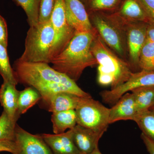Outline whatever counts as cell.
<instances>
[{"label":"cell","mask_w":154,"mask_h":154,"mask_svg":"<svg viewBox=\"0 0 154 154\" xmlns=\"http://www.w3.org/2000/svg\"><path fill=\"white\" fill-rule=\"evenodd\" d=\"M50 21L55 35L51 52V62L66 47L76 32L67 20L63 0H56Z\"/></svg>","instance_id":"cell-7"},{"label":"cell","mask_w":154,"mask_h":154,"mask_svg":"<svg viewBox=\"0 0 154 154\" xmlns=\"http://www.w3.org/2000/svg\"><path fill=\"white\" fill-rule=\"evenodd\" d=\"M18 82L36 89L45 102L54 94L67 92L81 97H91L76 82L66 75L54 69L45 63H30L17 60L14 66Z\"/></svg>","instance_id":"cell-1"},{"label":"cell","mask_w":154,"mask_h":154,"mask_svg":"<svg viewBox=\"0 0 154 154\" xmlns=\"http://www.w3.org/2000/svg\"><path fill=\"white\" fill-rule=\"evenodd\" d=\"M89 15L98 34L103 41L112 51L120 56L125 54L124 32L107 17L101 12H90Z\"/></svg>","instance_id":"cell-6"},{"label":"cell","mask_w":154,"mask_h":154,"mask_svg":"<svg viewBox=\"0 0 154 154\" xmlns=\"http://www.w3.org/2000/svg\"><path fill=\"white\" fill-rule=\"evenodd\" d=\"M8 26L5 19L0 14V44L5 47L8 45Z\"/></svg>","instance_id":"cell-28"},{"label":"cell","mask_w":154,"mask_h":154,"mask_svg":"<svg viewBox=\"0 0 154 154\" xmlns=\"http://www.w3.org/2000/svg\"><path fill=\"white\" fill-rule=\"evenodd\" d=\"M14 141L16 149L13 154H53L40 134H32L17 124Z\"/></svg>","instance_id":"cell-10"},{"label":"cell","mask_w":154,"mask_h":154,"mask_svg":"<svg viewBox=\"0 0 154 154\" xmlns=\"http://www.w3.org/2000/svg\"><path fill=\"white\" fill-rule=\"evenodd\" d=\"M82 97L67 92H60L54 94L43 103L48 110L52 113L75 110Z\"/></svg>","instance_id":"cell-17"},{"label":"cell","mask_w":154,"mask_h":154,"mask_svg":"<svg viewBox=\"0 0 154 154\" xmlns=\"http://www.w3.org/2000/svg\"><path fill=\"white\" fill-rule=\"evenodd\" d=\"M53 154H81L75 145L72 129L60 134H40Z\"/></svg>","instance_id":"cell-13"},{"label":"cell","mask_w":154,"mask_h":154,"mask_svg":"<svg viewBox=\"0 0 154 154\" xmlns=\"http://www.w3.org/2000/svg\"><path fill=\"white\" fill-rule=\"evenodd\" d=\"M98 35L95 28L89 32H76L65 49L51 60L53 68L78 81L86 68L97 65L92 47Z\"/></svg>","instance_id":"cell-2"},{"label":"cell","mask_w":154,"mask_h":154,"mask_svg":"<svg viewBox=\"0 0 154 154\" xmlns=\"http://www.w3.org/2000/svg\"><path fill=\"white\" fill-rule=\"evenodd\" d=\"M51 121L54 133H63L66 130L72 129L77 124L75 111L70 110L52 113Z\"/></svg>","instance_id":"cell-18"},{"label":"cell","mask_w":154,"mask_h":154,"mask_svg":"<svg viewBox=\"0 0 154 154\" xmlns=\"http://www.w3.org/2000/svg\"><path fill=\"white\" fill-rule=\"evenodd\" d=\"M17 85L4 82L0 89V103L4 111L12 121L17 122L18 98L19 91L16 88Z\"/></svg>","instance_id":"cell-16"},{"label":"cell","mask_w":154,"mask_h":154,"mask_svg":"<svg viewBox=\"0 0 154 154\" xmlns=\"http://www.w3.org/2000/svg\"><path fill=\"white\" fill-rule=\"evenodd\" d=\"M41 99L40 94L32 87H28L19 91L17 112L18 118L36 105Z\"/></svg>","instance_id":"cell-20"},{"label":"cell","mask_w":154,"mask_h":154,"mask_svg":"<svg viewBox=\"0 0 154 154\" xmlns=\"http://www.w3.org/2000/svg\"><path fill=\"white\" fill-rule=\"evenodd\" d=\"M25 11L29 25L35 26L38 23L40 0H14Z\"/></svg>","instance_id":"cell-23"},{"label":"cell","mask_w":154,"mask_h":154,"mask_svg":"<svg viewBox=\"0 0 154 154\" xmlns=\"http://www.w3.org/2000/svg\"><path fill=\"white\" fill-rule=\"evenodd\" d=\"M140 70L154 71V42L146 39L139 57Z\"/></svg>","instance_id":"cell-24"},{"label":"cell","mask_w":154,"mask_h":154,"mask_svg":"<svg viewBox=\"0 0 154 154\" xmlns=\"http://www.w3.org/2000/svg\"><path fill=\"white\" fill-rule=\"evenodd\" d=\"M150 109H154V105L151 108H150Z\"/></svg>","instance_id":"cell-35"},{"label":"cell","mask_w":154,"mask_h":154,"mask_svg":"<svg viewBox=\"0 0 154 154\" xmlns=\"http://www.w3.org/2000/svg\"><path fill=\"white\" fill-rule=\"evenodd\" d=\"M106 15L124 33L127 27L132 23L149 24L154 21L139 0H122L117 11Z\"/></svg>","instance_id":"cell-8"},{"label":"cell","mask_w":154,"mask_h":154,"mask_svg":"<svg viewBox=\"0 0 154 154\" xmlns=\"http://www.w3.org/2000/svg\"><path fill=\"white\" fill-rule=\"evenodd\" d=\"M142 133L154 142V109H149L137 113L133 120Z\"/></svg>","instance_id":"cell-21"},{"label":"cell","mask_w":154,"mask_h":154,"mask_svg":"<svg viewBox=\"0 0 154 154\" xmlns=\"http://www.w3.org/2000/svg\"><path fill=\"white\" fill-rule=\"evenodd\" d=\"M54 37V30L50 21L30 26L25 38V50L18 60L51 63V52Z\"/></svg>","instance_id":"cell-4"},{"label":"cell","mask_w":154,"mask_h":154,"mask_svg":"<svg viewBox=\"0 0 154 154\" xmlns=\"http://www.w3.org/2000/svg\"><path fill=\"white\" fill-rule=\"evenodd\" d=\"M16 145L15 141H4L0 142V152H10L12 154L15 152Z\"/></svg>","instance_id":"cell-29"},{"label":"cell","mask_w":154,"mask_h":154,"mask_svg":"<svg viewBox=\"0 0 154 154\" xmlns=\"http://www.w3.org/2000/svg\"><path fill=\"white\" fill-rule=\"evenodd\" d=\"M72 131L74 142L81 154H90L99 147L103 135L78 124Z\"/></svg>","instance_id":"cell-14"},{"label":"cell","mask_w":154,"mask_h":154,"mask_svg":"<svg viewBox=\"0 0 154 154\" xmlns=\"http://www.w3.org/2000/svg\"><path fill=\"white\" fill-rule=\"evenodd\" d=\"M128 92L110 108L109 123L120 120H133L137 114L135 102L132 93Z\"/></svg>","instance_id":"cell-15"},{"label":"cell","mask_w":154,"mask_h":154,"mask_svg":"<svg viewBox=\"0 0 154 154\" xmlns=\"http://www.w3.org/2000/svg\"><path fill=\"white\" fill-rule=\"evenodd\" d=\"M144 8L154 20V0H139Z\"/></svg>","instance_id":"cell-30"},{"label":"cell","mask_w":154,"mask_h":154,"mask_svg":"<svg viewBox=\"0 0 154 154\" xmlns=\"http://www.w3.org/2000/svg\"><path fill=\"white\" fill-rule=\"evenodd\" d=\"M67 20L76 32L94 30L85 6L81 0H63Z\"/></svg>","instance_id":"cell-11"},{"label":"cell","mask_w":154,"mask_h":154,"mask_svg":"<svg viewBox=\"0 0 154 154\" xmlns=\"http://www.w3.org/2000/svg\"><path fill=\"white\" fill-rule=\"evenodd\" d=\"M141 138L143 141L149 153L154 154V142L143 133L141 134Z\"/></svg>","instance_id":"cell-31"},{"label":"cell","mask_w":154,"mask_h":154,"mask_svg":"<svg viewBox=\"0 0 154 154\" xmlns=\"http://www.w3.org/2000/svg\"><path fill=\"white\" fill-rule=\"evenodd\" d=\"M122 0H87L90 12H102L116 10Z\"/></svg>","instance_id":"cell-26"},{"label":"cell","mask_w":154,"mask_h":154,"mask_svg":"<svg viewBox=\"0 0 154 154\" xmlns=\"http://www.w3.org/2000/svg\"><path fill=\"white\" fill-rule=\"evenodd\" d=\"M89 154H102L100 151L99 149V147L96 148L94 151Z\"/></svg>","instance_id":"cell-33"},{"label":"cell","mask_w":154,"mask_h":154,"mask_svg":"<svg viewBox=\"0 0 154 154\" xmlns=\"http://www.w3.org/2000/svg\"><path fill=\"white\" fill-rule=\"evenodd\" d=\"M147 39L154 42V21L148 25Z\"/></svg>","instance_id":"cell-32"},{"label":"cell","mask_w":154,"mask_h":154,"mask_svg":"<svg viewBox=\"0 0 154 154\" xmlns=\"http://www.w3.org/2000/svg\"><path fill=\"white\" fill-rule=\"evenodd\" d=\"M77 124L104 134L109 123L110 109L92 97H82L76 108Z\"/></svg>","instance_id":"cell-5"},{"label":"cell","mask_w":154,"mask_h":154,"mask_svg":"<svg viewBox=\"0 0 154 154\" xmlns=\"http://www.w3.org/2000/svg\"><path fill=\"white\" fill-rule=\"evenodd\" d=\"M134 97L137 113L150 109L154 105V85L135 88L130 91Z\"/></svg>","instance_id":"cell-19"},{"label":"cell","mask_w":154,"mask_h":154,"mask_svg":"<svg viewBox=\"0 0 154 154\" xmlns=\"http://www.w3.org/2000/svg\"><path fill=\"white\" fill-rule=\"evenodd\" d=\"M17 122L12 121L3 111L0 116V142L14 141Z\"/></svg>","instance_id":"cell-25"},{"label":"cell","mask_w":154,"mask_h":154,"mask_svg":"<svg viewBox=\"0 0 154 154\" xmlns=\"http://www.w3.org/2000/svg\"><path fill=\"white\" fill-rule=\"evenodd\" d=\"M56 0H40L38 23H45L50 20Z\"/></svg>","instance_id":"cell-27"},{"label":"cell","mask_w":154,"mask_h":154,"mask_svg":"<svg viewBox=\"0 0 154 154\" xmlns=\"http://www.w3.org/2000/svg\"><path fill=\"white\" fill-rule=\"evenodd\" d=\"M0 74L4 82L17 85L18 82L10 63L7 48L0 44Z\"/></svg>","instance_id":"cell-22"},{"label":"cell","mask_w":154,"mask_h":154,"mask_svg":"<svg viewBox=\"0 0 154 154\" xmlns=\"http://www.w3.org/2000/svg\"><path fill=\"white\" fill-rule=\"evenodd\" d=\"M92 52L98 65L99 85L113 89L127 81L133 72L130 65L113 52L99 34L93 43Z\"/></svg>","instance_id":"cell-3"},{"label":"cell","mask_w":154,"mask_h":154,"mask_svg":"<svg viewBox=\"0 0 154 154\" xmlns=\"http://www.w3.org/2000/svg\"><path fill=\"white\" fill-rule=\"evenodd\" d=\"M81 1H82L84 4H86V2H87V0H81Z\"/></svg>","instance_id":"cell-34"},{"label":"cell","mask_w":154,"mask_h":154,"mask_svg":"<svg viewBox=\"0 0 154 154\" xmlns=\"http://www.w3.org/2000/svg\"><path fill=\"white\" fill-rule=\"evenodd\" d=\"M154 85V71L140 70L133 72L130 78L124 84L110 90L100 93L103 102L114 105L119 99L128 92L135 88Z\"/></svg>","instance_id":"cell-9"},{"label":"cell","mask_w":154,"mask_h":154,"mask_svg":"<svg viewBox=\"0 0 154 154\" xmlns=\"http://www.w3.org/2000/svg\"><path fill=\"white\" fill-rule=\"evenodd\" d=\"M148 25L143 22L134 23L128 25L125 30L130 59L133 66L139 69V57L147 39Z\"/></svg>","instance_id":"cell-12"}]
</instances>
